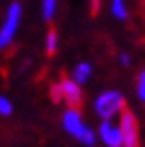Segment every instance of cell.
Segmentation results:
<instances>
[{
  "label": "cell",
  "instance_id": "cell-7",
  "mask_svg": "<svg viewBox=\"0 0 145 147\" xmlns=\"http://www.w3.org/2000/svg\"><path fill=\"white\" fill-rule=\"evenodd\" d=\"M91 72H93V68H91L89 62H80V64L76 66V70H74V81H76L78 85L85 83V81L91 78Z\"/></svg>",
  "mask_w": 145,
  "mask_h": 147
},
{
  "label": "cell",
  "instance_id": "cell-3",
  "mask_svg": "<svg viewBox=\"0 0 145 147\" xmlns=\"http://www.w3.org/2000/svg\"><path fill=\"white\" fill-rule=\"evenodd\" d=\"M20 22H22V6H20V2H12L10 8H8L6 20L0 27V49H6L8 45L14 41L16 31L20 27Z\"/></svg>",
  "mask_w": 145,
  "mask_h": 147
},
{
  "label": "cell",
  "instance_id": "cell-9",
  "mask_svg": "<svg viewBox=\"0 0 145 147\" xmlns=\"http://www.w3.org/2000/svg\"><path fill=\"white\" fill-rule=\"evenodd\" d=\"M56 14V0H43V18L49 22Z\"/></svg>",
  "mask_w": 145,
  "mask_h": 147
},
{
  "label": "cell",
  "instance_id": "cell-13",
  "mask_svg": "<svg viewBox=\"0 0 145 147\" xmlns=\"http://www.w3.org/2000/svg\"><path fill=\"white\" fill-rule=\"evenodd\" d=\"M51 99L54 103H60V101H64V93H62V87H60V83L56 85H52L51 87Z\"/></svg>",
  "mask_w": 145,
  "mask_h": 147
},
{
  "label": "cell",
  "instance_id": "cell-6",
  "mask_svg": "<svg viewBox=\"0 0 145 147\" xmlns=\"http://www.w3.org/2000/svg\"><path fill=\"white\" fill-rule=\"evenodd\" d=\"M60 87L64 93V101L70 105V109H78L81 105V89L74 80H62Z\"/></svg>",
  "mask_w": 145,
  "mask_h": 147
},
{
  "label": "cell",
  "instance_id": "cell-8",
  "mask_svg": "<svg viewBox=\"0 0 145 147\" xmlns=\"http://www.w3.org/2000/svg\"><path fill=\"white\" fill-rule=\"evenodd\" d=\"M110 10H112V14H114L118 20H126V18H128L126 0H112V4H110Z\"/></svg>",
  "mask_w": 145,
  "mask_h": 147
},
{
  "label": "cell",
  "instance_id": "cell-14",
  "mask_svg": "<svg viewBox=\"0 0 145 147\" xmlns=\"http://www.w3.org/2000/svg\"><path fill=\"white\" fill-rule=\"evenodd\" d=\"M120 62H122L124 66H128V64H130V62H132L130 54H126V52H122V54H120Z\"/></svg>",
  "mask_w": 145,
  "mask_h": 147
},
{
  "label": "cell",
  "instance_id": "cell-4",
  "mask_svg": "<svg viewBox=\"0 0 145 147\" xmlns=\"http://www.w3.org/2000/svg\"><path fill=\"white\" fill-rule=\"evenodd\" d=\"M120 130L124 138V147H139V126L134 112L124 110L120 114Z\"/></svg>",
  "mask_w": 145,
  "mask_h": 147
},
{
  "label": "cell",
  "instance_id": "cell-2",
  "mask_svg": "<svg viewBox=\"0 0 145 147\" xmlns=\"http://www.w3.org/2000/svg\"><path fill=\"white\" fill-rule=\"evenodd\" d=\"M124 107H126V101L122 93L118 91H103L95 99V110L103 120H112L116 114H122Z\"/></svg>",
  "mask_w": 145,
  "mask_h": 147
},
{
  "label": "cell",
  "instance_id": "cell-15",
  "mask_svg": "<svg viewBox=\"0 0 145 147\" xmlns=\"http://www.w3.org/2000/svg\"><path fill=\"white\" fill-rule=\"evenodd\" d=\"M99 10V0H93V14Z\"/></svg>",
  "mask_w": 145,
  "mask_h": 147
},
{
  "label": "cell",
  "instance_id": "cell-1",
  "mask_svg": "<svg viewBox=\"0 0 145 147\" xmlns=\"http://www.w3.org/2000/svg\"><path fill=\"white\" fill-rule=\"evenodd\" d=\"M62 126H64L66 132L70 134V136H74L80 143H83V145H87V147L95 145V132L83 124V118H81L78 109H68L66 110L64 116H62Z\"/></svg>",
  "mask_w": 145,
  "mask_h": 147
},
{
  "label": "cell",
  "instance_id": "cell-5",
  "mask_svg": "<svg viewBox=\"0 0 145 147\" xmlns=\"http://www.w3.org/2000/svg\"><path fill=\"white\" fill-rule=\"evenodd\" d=\"M99 138L107 147H124V138L120 124H114L112 120H103L99 126Z\"/></svg>",
  "mask_w": 145,
  "mask_h": 147
},
{
  "label": "cell",
  "instance_id": "cell-12",
  "mask_svg": "<svg viewBox=\"0 0 145 147\" xmlns=\"http://www.w3.org/2000/svg\"><path fill=\"white\" fill-rule=\"evenodd\" d=\"M138 97L141 103H145V70L139 74V78H138Z\"/></svg>",
  "mask_w": 145,
  "mask_h": 147
},
{
  "label": "cell",
  "instance_id": "cell-10",
  "mask_svg": "<svg viewBox=\"0 0 145 147\" xmlns=\"http://www.w3.org/2000/svg\"><path fill=\"white\" fill-rule=\"evenodd\" d=\"M56 49H58V33L56 31H49V35H47V52L54 54Z\"/></svg>",
  "mask_w": 145,
  "mask_h": 147
},
{
  "label": "cell",
  "instance_id": "cell-11",
  "mask_svg": "<svg viewBox=\"0 0 145 147\" xmlns=\"http://www.w3.org/2000/svg\"><path fill=\"white\" fill-rule=\"evenodd\" d=\"M12 110H14L12 103L8 101L6 97L0 95V114H2V116H10V114H12Z\"/></svg>",
  "mask_w": 145,
  "mask_h": 147
}]
</instances>
